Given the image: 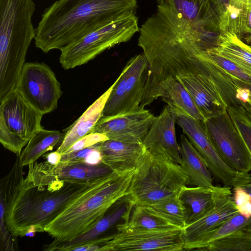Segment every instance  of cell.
I'll return each instance as SVG.
<instances>
[{
  "label": "cell",
  "instance_id": "cell-6",
  "mask_svg": "<svg viewBox=\"0 0 251 251\" xmlns=\"http://www.w3.org/2000/svg\"><path fill=\"white\" fill-rule=\"evenodd\" d=\"M139 30L135 12L127 13L61 50L59 63L65 70L87 63L106 50L129 41Z\"/></svg>",
  "mask_w": 251,
  "mask_h": 251
},
{
  "label": "cell",
  "instance_id": "cell-28",
  "mask_svg": "<svg viewBox=\"0 0 251 251\" xmlns=\"http://www.w3.org/2000/svg\"><path fill=\"white\" fill-rule=\"evenodd\" d=\"M149 206L176 226L180 228H184L186 226L184 209L177 195L164 199Z\"/></svg>",
  "mask_w": 251,
  "mask_h": 251
},
{
  "label": "cell",
  "instance_id": "cell-32",
  "mask_svg": "<svg viewBox=\"0 0 251 251\" xmlns=\"http://www.w3.org/2000/svg\"><path fill=\"white\" fill-rule=\"evenodd\" d=\"M205 54L209 60L226 71L251 84V75L231 61L220 56L212 50L205 51Z\"/></svg>",
  "mask_w": 251,
  "mask_h": 251
},
{
  "label": "cell",
  "instance_id": "cell-18",
  "mask_svg": "<svg viewBox=\"0 0 251 251\" xmlns=\"http://www.w3.org/2000/svg\"><path fill=\"white\" fill-rule=\"evenodd\" d=\"M162 4L194 27L221 31L212 0H164Z\"/></svg>",
  "mask_w": 251,
  "mask_h": 251
},
{
  "label": "cell",
  "instance_id": "cell-16",
  "mask_svg": "<svg viewBox=\"0 0 251 251\" xmlns=\"http://www.w3.org/2000/svg\"><path fill=\"white\" fill-rule=\"evenodd\" d=\"M231 188L223 186L214 208L198 220L183 228L182 238L184 250H195L208 234L238 212L232 196Z\"/></svg>",
  "mask_w": 251,
  "mask_h": 251
},
{
  "label": "cell",
  "instance_id": "cell-12",
  "mask_svg": "<svg viewBox=\"0 0 251 251\" xmlns=\"http://www.w3.org/2000/svg\"><path fill=\"white\" fill-rule=\"evenodd\" d=\"M134 202L127 194L115 202L95 223L92 227L78 236L69 241L54 239L43 246L46 251H69L75 247L81 245L103 241H109L112 238L110 233L113 228L124 224L128 221Z\"/></svg>",
  "mask_w": 251,
  "mask_h": 251
},
{
  "label": "cell",
  "instance_id": "cell-2",
  "mask_svg": "<svg viewBox=\"0 0 251 251\" xmlns=\"http://www.w3.org/2000/svg\"><path fill=\"white\" fill-rule=\"evenodd\" d=\"M137 7V0H57L42 15L35 45L44 53L61 50Z\"/></svg>",
  "mask_w": 251,
  "mask_h": 251
},
{
  "label": "cell",
  "instance_id": "cell-34",
  "mask_svg": "<svg viewBox=\"0 0 251 251\" xmlns=\"http://www.w3.org/2000/svg\"><path fill=\"white\" fill-rule=\"evenodd\" d=\"M4 207L0 203V250L16 251L18 246L16 238L7 229L4 221Z\"/></svg>",
  "mask_w": 251,
  "mask_h": 251
},
{
  "label": "cell",
  "instance_id": "cell-8",
  "mask_svg": "<svg viewBox=\"0 0 251 251\" xmlns=\"http://www.w3.org/2000/svg\"><path fill=\"white\" fill-rule=\"evenodd\" d=\"M149 65L143 53L131 58L116 80L102 116H112L139 107L143 99Z\"/></svg>",
  "mask_w": 251,
  "mask_h": 251
},
{
  "label": "cell",
  "instance_id": "cell-10",
  "mask_svg": "<svg viewBox=\"0 0 251 251\" xmlns=\"http://www.w3.org/2000/svg\"><path fill=\"white\" fill-rule=\"evenodd\" d=\"M204 124L222 160L238 173L251 172V154L227 111L206 119Z\"/></svg>",
  "mask_w": 251,
  "mask_h": 251
},
{
  "label": "cell",
  "instance_id": "cell-7",
  "mask_svg": "<svg viewBox=\"0 0 251 251\" xmlns=\"http://www.w3.org/2000/svg\"><path fill=\"white\" fill-rule=\"evenodd\" d=\"M0 142L19 156L23 148L43 127L42 114L32 107L17 89L0 102Z\"/></svg>",
  "mask_w": 251,
  "mask_h": 251
},
{
  "label": "cell",
  "instance_id": "cell-20",
  "mask_svg": "<svg viewBox=\"0 0 251 251\" xmlns=\"http://www.w3.org/2000/svg\"><path fill=\"white\" fill-rule=\"evenodd\" d=\"M102 162L113 171L134 170L146 149L143 143L107 140L100 143Z\"/></svg>",
  "mask_w": 251,
  "mask_h": 251
},
{
  "label": "cell",
  "instance_id": "cell-29",
  "mask_svg": "<svg viewBox=\"0 0 251 251\" xmlns=\"http://www.w3.org/2000/svg\"><path fill=\"white\" fill-rule=\"evenodd\" d=\"M202 251H251V232L228 235L210 243Z\"/></svg>",
  "mask_w": 251,
  "mask_h": 251
},
{
  "label": "cell",
  "instance_id": "cell-1",
  "mask_svg": "<svg viewBox=\"0 0 251 251\" xmlns=\"http://www.w3.org/2000/svg\"><path fill=\"white\" fill-rule=\"evenodd\" d=\"M28 166L24 178L17 156L9 174L0 180L4 221L16 237L45 232L49 224L96 181L83 184L60 179L51 173L46 161Z\"/></svg>",
  "mask_w": 251,
  "mask_h": 251
},
{
  "label": "cell",
  "instance_id": "cell-24",
  "mask_svg": "<svg viewBox=\"0 0 251 251\" xmlns=\"http://www.w3.org/2000/svg\"><path fill=\"white\" fill-rule=\"evenodd\" d=\"M214 52L234 63L251 75V47L236 35L221 31Z\"/></svg>",
  "mask_w": 251,
  "mask_h": 251
},
{
  "label": "cell",
  "instance_id": "cell-15",
  "mask_svg": "<svg viewBox=\"0 0 251 251\" xmlns=\"http://www.w3.org/2000/svg\"><path fill=\"white\" fill-rule=\"evenodd\" d=\"M178 115L177 110L167 103L160 115L155 117L143 144L151 153L164 156L180 165L179 146L175 131Z\"/></svg>",
  "mask_w": 251,
  "mask_h": 251
},
{
  "label": "cell",
  "instance_id": "cell-11",
  "mask_svg": "<svg viewBox=\"0 0 251 251\" xmlns=\"http://www.w3.org/2000/svg\"><path fill=\"white\" fill-rule=\"evenodd\" d=\"M182 230L183 228L151 230L118 226L107 243L106 251H183Z\"/></svg>",
  "mask_w": 251,
  "mask_h": 251
},
{
  "label": "cell",
  "instance_id": "cell-38",
  "mask_svg": "<svg viewBox=\"0 0 251 251\" xmlns=\"http://www.w3.org/2000/svg\"><path fill=\"white\" fill-rule=\"evenodd\" d=\"M235 186L241 187L246 191H251V175L250 173H241L236 180Z\"/></svg>",
  "mask_w": 251,
  "mask_h": 251
},
{
  "label": "cell",
  "instance_id": "cell-33",
  "mask_svg": "<svg viewBox=\"0 0 251 251\" xmlns=\"http://www.w3.org/2000/svg\"><path fill=\"white\" fill-rule=\"evenodd\" d=\"M233 199L238 212L249 218L251 217V197L245 189L239 186L233 187Z\"/></svg>",
  "mask_w": 251,
  "mask_h": 251
},
{
  "label": "cell",
  "instance_id": "cell-21",
  "mask_svg": "<svg viewBox=\"0 0 251 251\" xmlns=\"http://www.w3.org/2000/svg\"><path fill=\"white\" fill-rule=\"evenodd\" d=\"M116 82L115 80L72 125L64 129L65 136L57 151L62 154L77 140L91 133L93 128L102 116L105 104Z\"/></svg>",
  "mask_w": 251,
  "mask_h": 251
},
{
  "label": "cell",
  "instance_id": "cell-37",
  "mask_svg": "<svg viewBox=\"0 0 251 251\" xmlns=\"http://www.w3.org/2000/svg\"><path fill=\"white\" fill-rule=\"evenodd\" d=\"M218 15L221 30H223L231 9L232 0H212Z\"/></svg>",
  "mask_w": 251,
  "mask_h": 251
},
{
  "label": "cell",
  "instance_id": "cell-23",
  "mask_svg": "<svg viewBox=\"0 0 251 251\" xmlns=\"http://www.w3.org/2000/svg\"><path fill=\"white\" fill-rule=\"evenodd\" d=\"M46 162L53 175L60 179L74 183L91 184L113 171L102 162L92 164L60 162L51 165Z\"/></svg>",
  "mask_w": 251,
  "mask_h": 251
},
{
  "label": "cell",
  "instance_id": "cell-4",
  "mask_svg": "<svg viewBox=\"0 0 251 251\" xmlns=\"http://www.w3.org/2000/svg\"><path fill=\"white\" fill-rule=\"evenodd\" d=\"M33 0H0V101L17 89L35 35Z\"/></svg>",
  "mask_w": 251,
  "mask_h": 251
},
{
  "label": "cell",
  "instance_id": "cell-9",
  "mask_svg": "<svg viewBox=\"0 0 251 251\" xmlns=\"http://www.w3.org/2000/svg\"><path fill=\"white\" fill-rule=\"evenodd\" d=\"M16 89L26 101L43 115L57 108L62 95L55 75L44 62L25 63Z\"/></svg>",
  "mask_w": 251,
  "mask_h": 251
},
{
  "label": "cell",
  "instance_id": "cell-31",
  "mask_svg": "<svg viewBox=\"0 0 251 251\" xmlns=\"http://www.w3.org/2000/svg\"><path fill=\"white\" fill-rule=\"evenodd\" d=\"M100 143L81 150L61 154L60 162L96 164L102 162Z\"/></svg>",
  "mask_w": 251,
  "mask_h": 251
},
{
  "label": "cell",
  "instance_id": "cell-35",
  "mask_svg": "<svg viewBox=\"0 0 251 251\" xmlns=\"http://www.w3.org/2000/svg\"><path fill=\"white\" fill-rule=\"evenodd\" d=\"M107 140L108 138L103 134L90 133L77 140L63 153L78 151Z\"/></svg>",
  "mask_w": 251,
  "mask_h": 251
},
{
  "label": "cell",
  "instance_id": "cell-41",
  "mask_svg": "<svg viewBox=\"0 0 251 251\" xmlns=\"http://www.w3.org/2000/svg\"><path fill=\"white\" fill-rule=\"evenodd\" d=\"M244 39L246 43L251 47V34L246 36Z\"/></svg>",
  "mask_w": 251,
  "mask_h": 251
},
{
  "label": "cell",
  "instance_id": "cell-5",
  "mask_svg": "<svg viewBox=\"0 0 251 251\" xmlns=\"http://www.w3.org/2000/svg\"><path fill=\"white\" fill-rule=\"evenodd\" d=\"M188 185L179 164L146 150L134 169L127 194L135 204L150 206L176 196Z\"/></svg>",
  "mask_w": 251,
  "mask_h": 251
},
{
  "label": "cell",
  "instance_id": "cell-25",
  "mask_svg": "<svg viewBox=\"0 0 251 251\" xmlns=\"http://www.w3.org/2000/svg\"><path fill=\"white\" fill-rule=\"evenodd\" d=\"M65 132L49 130L43 127L30 139L19 155L20 165L24 167L34 163L45 153L61 143Z\"/></svg>",
  "mask_w": 251,
  "mask_h": 251
},
{
  "label": "cell",
  "instance_id": "cell-42",
  "mask_svg": "<svg viewBox=\"0 0 251 251\" xmlns=\"http://www.w3.org/2000/svg\"><path fill=\"white\" fill-rule=\"evenodd\" d=\"M159 5L163 3L164 0H155Z\"/></svg>",
  "mask_w": 251,
  "mask_h": 251
},
{
  "label": "cell",
  "instance_id": "cell-19",
  "mask_svg": "<svg viewBox=\"0 0 251 251\" xmlns=\"http://www.w3.org/2000/svg\"><path fill=\"white\" fill-rule=\"evenodd\" d=\"M223 188V186H217L212 188L185 186L180 190L177 197L184 209L186 226L214 208Z\"/></svg>",
  "mask_w": 251,
  "mask_h": 251
},
{
  "label": "cell",
  "instance_id": "cell-44",
  "mask_svg": "<svg viewBox=\"0 0 251 251\" xmlns=\"http://www.w3.org/2000/svg\"></svg>",
  "mask_w": 251,
  "mask_h": 251
},
{
  "label": "cell",
  "instance_id": "cell-13",
  "mask_svg": "<svg viewBox=\"0 0 251 251\" xmlns=\"http://www.w3.org/2000/svg\"><path fill=\"white\" fill-rule=\"evenodd\" d=\"M155 117L150 110L140 105L127 112L102 116L91 133L103 134L109 140L143 143Z\"/></svg>",
  "mask_w": 251,
  "mask_h": 251
},
{
  "label": "cell",
  "instance_id": "cell-30",
  "mask_svg": "<svg viewBox=\"0 0 251 251\" xmlns=\"http://www.w3.org/2000/svg\"><path fill=\"white\" fill-rule=\"evenodd\" d=\"M227 111L251 154V112L243 108L229 107H227Z\"/></svg>",
  "mask_w": 251,
  "mask_h": 251
},
{
  "label": "cell",
  "instance_id": "cell-22",
  "mask_svg": "<svg viewBox=\"0 0 251 251\" xmlns=\"http://www.w3.org/2000/svg\"><path fill=\"white\" fill-rule=\"evenodd\" d=\"M180 166L188 178V185L212 188L213 176L202 155L186 135L180 137Z\"/></svg>",
  "mask_w": 251,
  "mask_h": 251
},
{
  "label": "cell",
  "instance_id": "cell-36",
  "mask_svg": "<svg viewBox=\"0 0 251 251\" xmlns=\"http://www.w3.org/2000/svg\"><path fill=\"white\" fill-rule=\"evenodd\" d=\"M235 34L241 39L251 34V4L243 9L238 20Z\"/></svg>",
  "mask_w": 251,
  "mask_h": 251
},
{
  "label": "cell",
  "instance_id": "cell-17",
  "mask_svg": "<svg viewBox=\"0 0 251 251\" xmlns=\"http://www.w3.org/2000/svg\"><path fill=\"white\" fill-rule=\"evenodd\" d=\"M210 79L227 107L243 108L251 111V84L233 75L203 54Z\"/></svg>",
  "mask_w": 251,
  "mask_h": 251
},
{
  "label": "cell",
  "instance_id": "cell-40",
  "mask_svg": "<svg viewBox=\"0 0 251 251\" xmlns=\"http://www.w3.org/2000/svg\"><path fill=\"white\" fill-rule=\"evenodd\" d=\"M251 4V0H240L239 2V8L242 12L244 7L248 5Z\"/></svg>",
  "mask_w": 251,
  "mask_h": 251
},
{
  "label": "cell",
  "instance_id": "cell-43",
  "mask_svg": "<svg viewBox=\"0 0 251 251\" xmlns=\"http://www.w3.org/2000/svg\"><path fill=\"white\" fill-rule=\"evenodd\" d=\"M247 192H248L249 193V194L250 195V196L251 197V191H247Z\"/></svg>",
  "mask_w": 251,
  "mask_h": 251
},
{
  "label": "cell",
  "instance_id": "cell-3",
  "mask_svg": "<svg viewBox=\"0 0 251 251\" xmlns=\"http://www.w3.org/2000/svg\"><path fill=\"white\" fill-rule=\"evenodd\" d=\"M134 170L113 171L96 181L45 228L55 239L69 241L87 231L128 194Z\"/></svg>",
  "mask_w": 251,
  "mask_h": 251
},
{
  "label": "cell",
  "instance_id": "cell-14",
  "mask_svg": "<svg viewBox=\"0 0 251 251\" xmlns=\"http://www.w3.org/2000/svg\"><path fill=\"white\" fill-rule=\"evenodd\" d=\"M178 113L177 124L204 158L213 177L224 186L233 187L240 173L232 170L221 158L209 139L204 122L186 114Z\"/></svg>",
  "mask_w": 251,
  "mask_h": 251
},
{
  "label": "cell",
  "instance_id": "cell-27",
  "mask_svg": "<svg viewBox=\"0 0 251 251\" xmlns=\"http://www.w3.org/2000/svg\"><path fill=\"white\" fill-rule=\"evenodd\" d=\"M239 232H251V217L247 218L238 212L208 234L195 250L202 251L210 243Z\"/></svg>",
  "mask_w": 251,
  "mask_h": 251
},
{
  "label": "cell",
  "instance_id": "cell-39",
  "mask_svg": "<svg viewBox=\"0 0 251 251\" xmlns=\"http://www.w3.org/2000/svg\"><path fill=\"white\" fill-rule=\"evenodd\" d=\"M46 161L51 165H56L58 164L61 160V154L56 151L44 155Z\"/></svg>",
  "mask_w": 251,
  "mask_h": 251
},
{
  "label": "cell",
  "instance_id": "cell-26",
  "mask_svg": "<svg viewBox=\"0 0 251 251\" xmlns=\"http://www.w3.org/2000/svg\"><path fill=\"white\" fill-rule=\"evenodd\" d=\"M118 226L151 230L180 228L161 216L150 206L139 204L134 205L126 223Z\"/></svg>",
  "mask_w": 251,
  "mask_h": 251
}]
</instances>
